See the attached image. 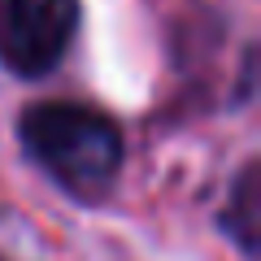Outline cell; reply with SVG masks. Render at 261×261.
Instances as JSON below:
<instances>
[{"label": "cell", "mask_w": 261, "mask_h": 261, "mask_svg": "<svg viewBox=\"0 0 261 261\" xmlns=\"http://www.w3.org/2000/svg\"><path fill=\"white\" fill-rule=\"evenodd\" d=\"M22 148L79 200H100L122 170V130L100 109L74 100L31 105L18 122Z\"/></svg>", "instance_id": "1"}, {"label": "cell", "mask_w": 261, "mask_h": 261, "mask_svg": "<svg viewBox=\"0 0 261 261\" xmlns=\"http://www.w3.org/2000/svg\"><path fill=\"white\" fill-rule=\"evenodd\" d=\"M79 31V0H0V61L22 79L61 65Z\"/></svg>", "instance_id": "2"}, {"label": "cell", "mask_w": 261, "mask_h": 261, "mask_svg": "<svg viewBox=\"0 0 261 261\" xmlns=\"http://www.w3.org/2000/svg\"><path fill=\"white\" fill-rule=\"evenodd\" d=\"M222 226L235 235V244H240L248 257L257 252V240H261V170H257V161H248V166L240 170L231 196H226Z\"/></svg>", "instance_id": "3"}]
</instances>
